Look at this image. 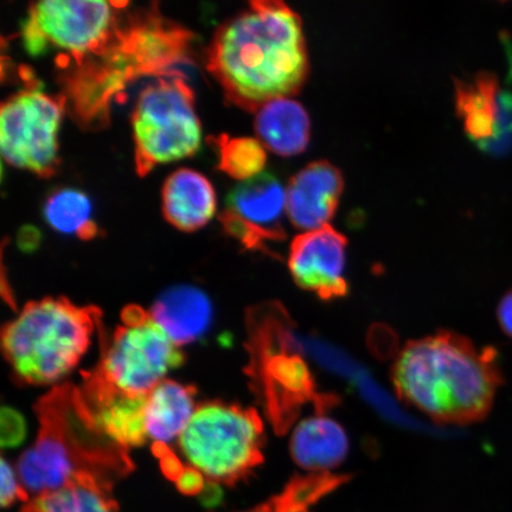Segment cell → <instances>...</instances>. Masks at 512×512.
<instances>
[{
	"mask_svg": "<svg viewBox=\"0 0 512 512\" xmlns=\"http://www.w3.org/2000/svg\"><path fill=\"white\" fill-rule=\"evenodd\" d=\"M37 413L41 427L36 443L18 460L25 491L40 496L63 488L81 473L94 475L91 460L54 402L43 398Z\"/></svg>",
	"mask_w": 512,
	"mask_h": 512,
	"instance_id": "10",
	"label": "cell"
},
{
	"mask_svg": "<svg viewBox=\"0 0 512 512\" xmlns=\"http://www.w3.org/2000/svg\"><path fill=\"white\" fill-rule=\"evenodd\" d=\"M288 323L277 307L256 310L248 322L251 364L247 373L278 433L293 425L306 403L326 413L337 402L334 396L317 392L309 367L294 350Z\"/></svg>",
	"mask_w": 512,
	"mask_h": 512,
	"instance_id": "4",
	"label": "cell"
},
{
	"mask_svg": "<svg viewBox=\"0 0 512 512\" xmlns=\"http://www.w3.org/2000/svg\"><path fill=\"white\" fill-rule=\"evenodd\" d=\"M207 69L230 104L248 112L302 89L310 63L302 18L279 0H255L222 24Z\"/></svg>",
	"mask_w": 512,
	"mask_h": 512,
	"instance_id": "1",
	"label": "cell"
},
{
	"mask_svg": "<svg viewBox=\"0 0 512 512\" xmlns=\"http://www.w3.org/2000/svg\"><path fill=\"white\" fill-rule=\"evenodd\" d=\"M390 376L407 405L438 424L457 426L484 420L503 384L494 348L447 331L408 342Z\"/></svg>",
	"mask_w": 512,
	"mask_h": 512,
	"instance_id": "2",
	"label": "cell"
},
{
	"mask_svg": "<svg viewBox=\"0 0 512 512\" xmlns=\"http://www.w3.org/2000/svg\"><path fill=\"white\" fill-rule=\"evenodd\" d=\"M176 482L185 494H196L203 486V476L194 467H184Z\"/></svg>",
	"mask_w": 512,
	"mask_h": 512,
	"instance_id": "27",
	"label": "cell"
},
{
	"mask_svg": "<svg viewBox=\"0 0 512 512\" xmlns=\"http://www.w3.org/2000/svg\"><path fill=\"white\" fill-rule=\"evenodd\" d=\"M27 437V424L23 415L11 407H4L0 414V438L3 447H17Z\"/></svg>",
	"mask_w": 512,
	"mask_h": 512,
	"instance_id": "25",
	"label": "cell"
},
{
	"mask_svg": "<svg viewBox=\"0 0 512 512\" xmlns=\"http://www.w3.org/2000/svg\"><path fill=\"white\" fill-rule=\"evenodd\" d=\"M286 192L277 177L262 174L241 182L230 192L220 221L243 247L266 252V243L286 238L283 216Z\"/></svg>",
	"mask_w": 512,
	"mask_h": 512,
	"instance_id": "11",
	"label": "cell"
},
{
	"mask_svg": "<svg viewBox=\"0 0 512 512\" xmlns=\"http://www.w3.org/2000/svg\"><path fill=\"white\" fill-rule=\"evenodd\" d=\"M2 475V489H0V502H2L3 507H9L12 503L16 501H27L28 492L25 491L23 485L21 483V479H19L18 473L14 470L5 459L2 460V471H0Z\"/></svg>",
	"mask_w": 512,
	"mask_h": 512,
	"instance_id": "26",
	"label": "cell"
},
{
	"mask_svg": "<svg viewBox=\"0 0 512 512\" xmlns=\"http://www.w3.org/2000/svg\"><path fill=\"white\" fill-rule=\"evenodd\" d=\"M79 394L83 406L94 425L120 447L127 448L145 444L146 396H133L120 392L96 373L83 375Z\"/></svg>",
	"mask_w": 512,
	"mask_h": 512,
	"instance_id": "14",
	"label": "cell"
},
{
	"mask_svg": "<svg viewBox=\"0 0 512 512\" xmlns=\"http://www.w3.org/2000/svg\"><path fill=\"white\" fill-rule=\"evenodd\" d=\"M347 246V238L330 224L298 235L288 256V268L296 284L323 300L347 296Z\"/></svg>",
	"mask_w": 512,
	"mask_h": 512,
	"instance_id": "13",
	"label": "cell"
},
{
	"mask_svg": "<svg viewBox=\"0 0 512 512\" xmlns=\"http://www.w3.org/2000/svg\"><path fill=\"white\" fill-rule=\"evenodd\" d=\"M123 322L111 339H102L96 373L120 392L146 396L171 370L182 366L184 355L140 307H126Z\"/></svg>",
	"mask_w": 512,
	"mask_h": 512,
	"instance_id": "8",
	"label": "cell"
},
{
	"mask_svg": "<svg viewBox=\"0 0 512 512\" xmlns=\"http://www.w3.org/2000/svg\"><path fill=\"white\" fill-rule=\"evenodd\" d=\"M255 131L268 150L284 157L296 156L304 152L310 142L309 114L297 101L273 100L258 111Z\"/></svg>",
	"mask_w": 512,
	"mask_h": 512,
	"instance_id": "19",
	"label": "cell"
},
{
	"mask_svg": "<svg viewBox=\"0 0 512 512\" xmlns=\"http://www.w3.org/2000/svg\"><path fill=\"white\" fill-rule=\"evenodd\" d=\"M349 476L334 473H310L293 477L280 494L243 512H311L323 498L349 482Z\"/></svg>",
	"mask_w": 512,
	"mask_h": 512,
	"instance_id": "22",
	"label": "cell"
},
{
	"mask_svg": "<svg viewBox=\"0 0 512 512\" xmlns=\"http://www.w3.org/2000/svg\"><path fill=\"white\" fill-rule=\"evenodd\" d=\"M501 40L509 63V86L512 87V37L508 34V32H502Z\"/></svg>",
	"mask_w": 512,
	"mask_h": 512,
	"instance_id": "29",
	"label": "cell"
},
{
	"mask_svg": "<svg viewBox=\"0 0 512 512\" xmlns=\"http://www.w3.org/2000/svg\"><path fill=\"white\" fill-rule=\"evenodd\" d=\"M456 106L467 136L480 150L498 157L512 150V87L503 88L488 72L456 80Z\"/></svg>",
	"mask_w": 512,
	"mask_h": 512,
	"instance_id": "12",
	"label": "cell"
},
{
	"mask_svg": "<svg viewBox=\"0 0 512 512\" xmlns=\"http://www.w3.org/2000/svg\"><path fill=\"white\" fill-rule=\"evenodd\" d=\"M44 217L56 232L76 235L91 240L98 235V226L92 219V203L85 192L61 189L48 197Z\"/></svg>",
	"mask_w": 512,
	"mask_h": 512,
	"instance_id": "23",
	"label": "cell"
},
{
	"mask_svg": "<svg viewBox=\"0 0 512 512\" xmlns=\"http://www.w3.org/2000/svg\"><path fill=\"white\" fill-rule=\"evenodd\" d=\"M165 220L182 232H195L213 219L216 194L213 185L195 170H177L162 191Z\"/></svg>",
	"mask_w": 512,
	"mask_h": 512,
	"instance_id": "17",
	"label": "cell"
},
{
	"mask_svg": "<svg viewBox=\"0 0 512 512\" xmlns=\"http://www.w3.org/2000/svg\"><path fill=\"white\" fill-rule=\"evenodd\" d=\"M128 3L44 0L30 5L22 37L31 56L62 51L57 66L74 69L105 54L121 27Z\"/></svg>",
	"mask_w": 512,
	"mask_h": 512,
	"instance_id": "6",
	"label": "cell"
},
{
	"mask_svg": "<svg viewBox=\"0 0 512 512\" xmlns=\"http://www.w3.org/2000/svg\"><path fill=\"white\" fill-rule=\"evenodd\" d=\"M196 389L176 381L165 380L147 395L145 427L147 437L156 444H168L188 427L195 408Z\"/></svg>",
	"mask_w": 512,
	"mask_h": 512,
	"instance_id": "20",
	"label": "cell"
},
{
	"mask_svg": "<svg viewBox=\"0 0 512 512\" xmlns=\"http://www.w3.org/2000/svg\"><path fill=\"white\" fill-rule=\"evenodd\" d=\"M27 87L3 102L0 111V147L15 168L42 178L60 166L59 131L67 100L49 95L27 75Z\"/></svg>",
	"mask_w": 512,
	"mask_h": 512,
	"instance_id": "9",
	"label": "cell"
},
{
	"mask_svg": "<svg viewBox=\"0 0 512 512\" xmlns=\"http://www.w3.org/2000/svg\"><path fill=\"white\" fill-rule=\"evenodd\" d=\"M191 467L214 484L233 485L264 462V424L253 408L203 403L179 438Z\"/></svg>",
	"mask_w": 512,
	"mask_h": 512,
	"instance_id": "5",
	"label": "cell"
},
{
	"mask_svg": "<svg viewBox=\"0 0 512 512\" xmlns=\"http://www.w3.org/2000/svg\"><path fill=\"white\" fill-rule=\"evenodd\" d=\"M219 151V169L228 176L245 182L262 174L266 165L265 146L253 138H232L227 134L210 138Z\"/></svg>",
	"mask_w": 512,
	"mask_h": 512,
	"instance_id": "24",
	"label": "cell"
},
{
	"mask_svg": "<svg viewBox=\"0 0 512 512\" xmlns=\"http://www.w3.org/2000/svg\"><path fill=\"white\" fill-rule=\"evenodd\" d=\"M22 512H117V503L110 482L81 473L63 488L31 499Z\"/></svg>",
	"mask_w": 512,
	"mask_h": 512,
	"instance_id": "21",
	"label": "cell"
},
{
	"mask_svg": "<svg viewBox=\"0 0 512 512\" xmlns=\"http://www.w3.org/2000/svg\"><path fill=\"white\" fill-rule=\"evenodd\" d=\"M300 422L290 443L291 456L299 467L311 473H326L341 465L349 453L344 428L325 413L316 412Z\"/></svg>",
	"mask_w": 512,
	"mask_h": 512,
	"instance_id": "18",
	"label": "cell"
},
{
	"mask_svg": "<svg viewBox=\"0 0 512 512\" xmlns=\"http://www.w3.org/2000/svg\"><path fill=\"white\" fill-rule=\"evenodd\" d=\"M134 162L140 177L160 164L194 156L202 127L195 94L182 74L162 76L140 93L132 113Z\"/></svg>",
	"mask_w": 512,
	"mask_h": 512,
	"instance_id": "7",
	"label": "cell"
},
{
	"mask_svg": "<svg viewBox=\"0 0 512 512\" xmlns=\"http://www.w3.org/2000/svg\"><path fill=\"white\" fill-rule=\"evenodd\" d=\"M96 307L66 298L29 303L2 332V347L17 379L44 386L67 376L86 354L100 325Z\"/></svg>",
	"mask_w": 512,
	"mask_h": 512,
	"instance_id": "3",
	"label": "cell"
},
{
	"mask_svg": "<svg viewBox=\"0 0 512 512\" xmlns=\"http://www.w3.org/2000/svg\"><path fill=\"white\" fill-rule=\"evenodd\" d=\"M150 316L178 347L198 341L213 322V305L207 294L190 285L170 287L155 304Z\"/></svg>",
	"mask_w": 512,
	"mask_h": 512,
	"instance_id": "16",
	"label": "cell"
},
{
	"mask_svg": "<svg viewBox=\"0 0 512 512\" xmlns=\"http://www.w3.org/2000/svg\"><path fill=\"white\" fill-rule=\"evenodd\" d=\"M343 188V176L336 166L325 160L307 165L291 179L286 191V210L293 226L311 232L329 224Z\"/></svg>",
	"mask_w": 512,
	"mask_h": 512,
	"instance_id": "15",
	"label": "cell"
},
{
	"mask_svg": "<svg viewBox=\"0 0 512 512\" xmlns=\"http://www.w3.org/2000/svg\"><path fill=\"white\" fill-rule=\"evenodd\" d=\"M497 319L504 334L512 338V290L505 293V296L499 302Z\"/></svg>",
	"mask_w": 512,
	"mask_h": 512,
	"instance_id": "28",
	"label": "cell"
}]
</instances>
